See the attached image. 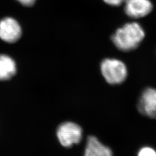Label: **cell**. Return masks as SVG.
<instances>
[{
    "label": "cell",
    "mask_w": 156,
    "mask_h": 156,
    "mask_svg": "<svg viewBox=\"0 0 156 156\" xmlns=\"http://www.w3.org/2000/svg\"><path fill=\"white\" fill-rule=\"evenodd\" d=\"M145 36V31L140 24L129 23L116 30L112 37V41L119 50L129 51L139 46Z\"/></svg>",
    "instance_id": "obj_1"
},
{
    "label": "cell",
    "mask_w": 156,
    "mask_h": 156,
    "mask_svg": "<svg viewBox=\"0 0 156 156\" xmlns=\"http://www.w3.org/2000/svg\"><path fill=\"white\" fill-rule=\"evenodd\" d=\"M101 71L106 82L111 84L122 83L128 72L123 62L115 58H106L101 62Z\"/></svg>",
    "instance_id": "obj_2"
},
{
    "label": "cell",
    "mask_w": 156,
    "mask_h": 156,
    "mask_svg": "<svg viewBox=\"0 0 156 156\" xmlns=\"http://www.w3.org/2000/svg\"><path fill=\"white\" fill-rule=\"evenodd\" d=\"M82 129L76 123L67 122L61 124L57 129V137L60 144L66 147L78 144L82 138Z\"/></svg>",
    "instance_id": "obj_3"
},
{
    "label": "cell",
    "mask_w": 156,
    "mask_h": 156,
    "mask_svg": "<svg viewBox=\"0 0 156 156\" xmlns=\"http://www.w3.org/2000/svg\"><path fill=\"white\" fill-rule=\"evenodd\" d=\"M22 34L19 23L12 17H5L0 20V39L7 43H15Z\"/></svg>",
    "instance_id": "obj_4"
},
{
    "label": "cell",
    "mask_w": 156,
    "mask_h": 156,
    "mask_svg": "<svg viewBox=\"0 0 156 156\" xmlns=\"http://www.w3.org/2000/svg\"><path fill=\"white\" fill-rule=\"evenodd\" d=\"M138 110L146 117L156 119V89L147 88L143 91L138 103Z\"/></svg>",
    "instance_id": "obj_5"
},
{
    "label": "cell",
    "mask_w": 156,
    "mask_h": 156,
    "mask_svg": "<svg viewBox=\"0 0 156 156\" xmlns=\"http://www.w3.org/2000/svg\"><path fill=\"white\" fill-rule=\"evenodd\" d=\"M124 4L126 13L135 19L147 16L153 9L150 0H125Z\"/></svg>",
    "instance_id": "obj_6"
},
{
    "label": "cell",
    "mask_w": 156,
    "mask_h": 156,
    "mask_svg": "<svg viewBox=\"0 0 156 156\" xmlns=\"http://www.w3.org/2000/svg\"><path fill=\"white\" fill-rule=\"evenodd\" d=\"M84 156H113V153L97 137L91 135L87 138Z\"/></svg>",
    "instance_id": "obj_7"
},
{
    "label": "cell",
    "mask_w": 156,
    "mask_h": 156,
    "mask_svg": "<svg viewBox=\"0 0 156 156\" xmlns=\"http://www.w3.org/2000/svg\"><path fill=\"white\" fill-rule=\"evenodd\" d=\"M16 73V65L11 57L0 55V80H6L12 78Z\"/></svg>",
    "instance_id": "obj_8"
},
{
    "label": "cell",
    "mask_w": 156,
    "mask_h": 156,
    "mask_svg": "<svg viewBox=\"0 0 156 156\" xmlns=\"http://www.w3.org/2000/svg\"><path fill=\"white\" fill-rule=\"evenodd\" d=\"M138 156H156V151L149 146H145L139 151Z\"/></svg>",
    "instance_id": "obj_9"
},
{
    "label": "cell",
    "mask_w": 156,
    "mask_h": 156,
    "mask_svg": "<svg viewBox=\"0 0 156 156\" xmlns=\"http://www.w3.org/2000/svg\"><path fill=\"white\" fill-rule=\"evenodd\" d=\"M104 1L110 5L119 6L124 2L125 0H104Z\"/></svg>",
    "instance_id": "obj_10"
},
{
    "label": "cell",
    "mask_w": 156,
    "mask_h": 156,
    "mask_svg": "<svg viewBox=\"0 0 156 156\" xmlns=\"http://www.w3.org/2000/svg\"><path fill=\"white\" fill-rule=\"evenodd\" d=\"M22 5L26 6H32L34 4L35 0H17Z\"/></svg>",
    "instance_id": "obj_11"
}]
</instances>
